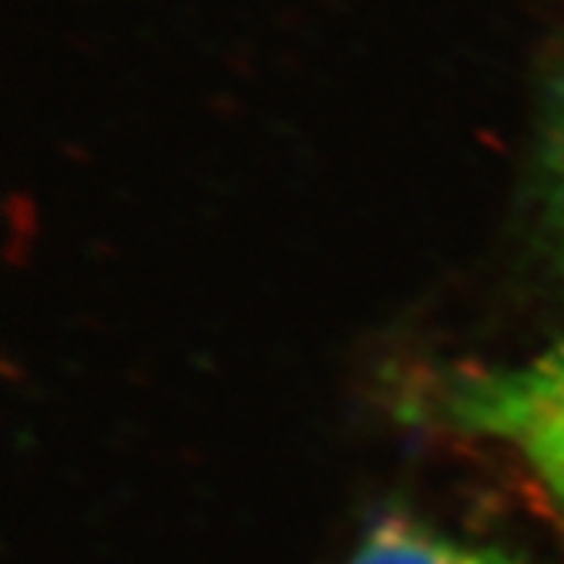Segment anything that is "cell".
I'll list each match as a JSON object with an SVG mask.
<instances>
[{
    "label": "cell",
    "instance_id": "cell-3",
    "mask_svg": "<svg viewBox=\"0 0 564 564\" xmlns=\"http://www.w3.org/2000/svg\"><path fill=\"white\" fill-rule=\"evenodd\" d=\"M536 214L552 263L564 276V66L555 73L536 141Z\"/></svg>",
    "mask_w": 564,
    "mask_h": 564
},
{
    "label": "cell",
    "instance_id": "cell-1",
    "mask_svg": "<svg viewBox=\"0 0 564 564\" xmlns=\"http://www.w3.org/2000/svg\"><path fill=\"white\" fill-rule=\"evenodd\" d=\"M430 417L505 448L564 514V333L518 361L448 370L430 389Z\"/></svg>",
    "mask_w": 564,
    "mask_h": 564
},
{
    "label": "cell",
    "instance_id": "cell-2",
    "mask_svg": "<svg viewBox=\"0 0 564 564\" xmlns=\"http://www.w3.org/2000/svg\"><path fill=\"white\" fill-rule=\"evenodd\" d=\"M345 564H521L496 545L474 543L414 518H383Z\"/></svg>",
    "mask_w": 564,
    "mask_h": 564
}]
</instances>
